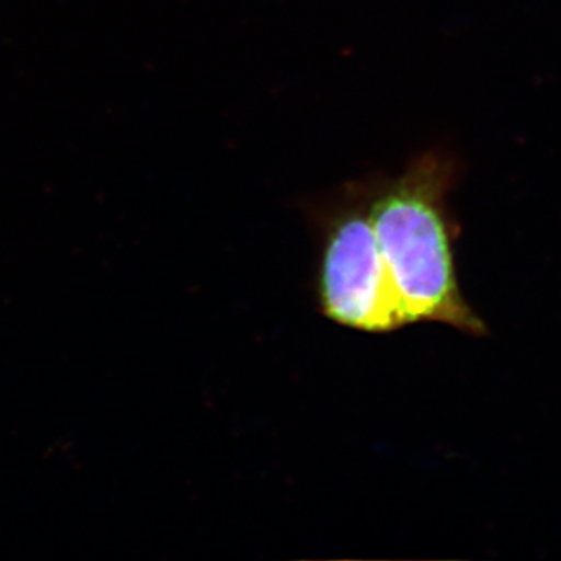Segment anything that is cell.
I'll use <instances>...</instances> for the list:
<instances>
[{
    "label": "cell",
    "instance_id": "cell-1",
    "mask_svg": "<svg viewBox=\"0 0 561 561\" xmlns=\"http://www.w3.org/2000/svg\"><path fill=\"white\" fill-rule=\"evenodd\" d=\"M453 162L430 153L397 179L365 186L376 241L412 324H445L472 337L489 334L465 300L454 261L448 192Z\"/></svg>",
    "mask_w": 561,
    "mask_h": 561
},
{
    "label": "cell",
    "instance_id": "cell-2",
    "mask_svg": "<svg viewBox=\"0 0 561 561\" xmlns=\"http://www.w3.org/2000/svg\"><path fill=\"white\" fill-rule=\"evenodd\" d=\"M317 295L327 319L350 330L386 334L412 324L376 241L365 186L320 217Z\"/></svg>",
    "mask_w": 561,
    "mask_h": 561
}]
</instances>
